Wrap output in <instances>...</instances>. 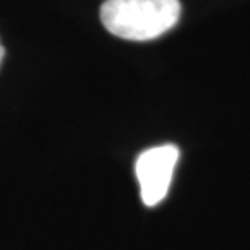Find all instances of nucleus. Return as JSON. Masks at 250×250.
<instances>
[{
    "label": "nucleus",
    "mask_w": 250,
    "mask_h": 250,
    "mask_svg": "<svg viewBox=\"0 0 250 250\" xmlns=\"http://www.w3.org/2000/svg\"><path fill=\"white\" fill-rule=\"evenodd\" d=\"M181 12L179 0H106L101 21L117 38L149 41L176 26Z\"/></svg>",
    "instance_id": "f257e3e1"
},
{
    "label": "nucleus",
    "mask_w": 250,
    "mask_h": 250,
    "mask_svg": "<svg viewBox=\"0 0 250 250\" xmlns=\"http://www.w3.org/2000/svg\"><path fill=\"white\" fill-rule=\"evenodd\" d=\"M179 161V148L161 145L143 151L135 164L140 195L146 207H154L167 195L174 169Z\"/></svg>",
    "instance_id": "f03ea898"
},
{
    "label": "nucleus",
    "mask_w": 250,
    "mask_h": 250,
    "mask_svg": "<svg viewBox=\"0 0 250 250\" xmlns=\"http://www.w3.org/2000/svg\"><path fill=\"white\" fill-rule=\"evenodd\" d=\"M3 56H5V49H3L2 44H0V63H2V59H3Z\"/></svg>",
    "instance_id": "7ed1b4c3"
}]
</instances>
